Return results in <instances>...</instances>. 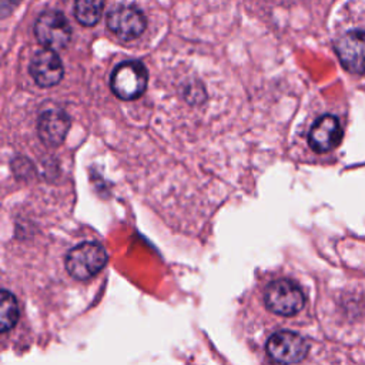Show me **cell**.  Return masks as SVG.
<instances>
[{
  "label": "cell",
  "instance_id": "cell-1",
  "mask_svg": "<svg viewBox=\"0 0 365 365\" xmlns=\"http://www.w3.org/2000/svg\"><path fill=\"white\" fill-rule=\"evenodd\" d=\"M106 262L107 252L104 247L96 241H84L68 251L66 269L74 279L84 281L98 274Z\"/></svg>",
  "mask_w": 365,
  "mask_h": 365
},
{
  "label": "cell",
  "instance_id": "cell-12",
  "mask_svg": "<svg viewBox=\"0 0 365 365\" xmlns=\"http://www.w3.org/2000/svg\"><path fill=\"white\" fill-rule=\"evenodd\" d=\"M19 319V304L11 292L7 289L1 291L0 301V329L7 332L11 329Z\"/></svg>",
  "mask_w": 365,
  "mask_h": 365
},
{
  "label": "cell",
  "instance_id": "cell-6",
  "mask_svg": "<svg viewBox=\"0 0 365 365\" xmlns=\"http://www.w3.org/2000/svg\"><path fill=\"white\" fill-rule=\"evenodd\" d=\"M108 29L120 40H134L143 34L147 21L140 9L135 6H118L107 16Z\"/></svg>",
  "mask_w": 365,
  "mask_h": 365
},
{
  "label": "cell",
  "instance_id": "cell-2",
  "mask_svg": "<svg viewBox=\"0 0 365 365\" xmlns=\"http://www.w3.org/2000/svg\"><path fill=\"white\" fill-rule=\"evenodd\" d=\"M264 302L271 312L281 317H292L304 308L305 295L294 281L279 278L265 287Z\"/></svg>",
  "mask_w": 365,
  "mask_h": 365
},
{
  "label": "cell",
  "instance_id": "cell-11",
  "mask_svg": "<svg viewBox=\"0 0 365 365\" xmlns=\"http://www.w3.org/2000/svg\"><path fill=\"white\" fill-rule=\"evenodd\" d=\"M104 9V0H74V16L86 27L98 23Z\"/></svg>",
  "mask_w": 365,
  "mask_h": 365
},
{
  "label": "cell",
  "instance_id": "cell-3",
  "mask_svg": "<svg viewBox=\"0 0 365 365\" xmlns=\"http://www.w3.org/2000/svg\"><path fill=\"white\" fill-rule=\"evenodd\" d=\"M148 73L143 63L128 60L120 63L111 74L110 86L113 93L125 101L138 98L147 88Z\"/></svg>",
  "mask_w": 365,
  "mask_h": 365
},
{
  "label": "cell",
  "instance_id": "cell-5",
  "mask_svg": "<svg viewBox=\"0 0 365 365\" xmlns=\"http://www.w3.org/2000/svg\"><path fill=\"white\" fill-rule=\"evenodd\" d=\"M269 358L282 365L301 362L308 354V342L299 334L292 331L274 332L265 345Z\"/></svg>",
  "mask_w": 365,
  "mask_h": 365
},
{
  "label": "cell",
  "instance_id": "cell-8",
  "mask_svg": "<svg viewBox=\"0 0 365 365\" xmlns=\"http://www.w3.org/2000/svg\"><path fill=\"white\" fill-rule=\"evenodd\" d=\"M30 74L40 87H53L63 78L64 68L56 51L43 48L34 54L30 63Z\"/></svg>",
  "mask_w": 365,
  "mask_h": 365
},
{
  "label": "cell",
  "instance_id": "cell-7",
  "mask_svg": "<svg viewBox=\"0 0 365 365\" xmlns=\"http://www.w3.org/2000/svg\"><path fill=\"white\" fill-rule=\"evenodd\" d=\"M335 50L342 66L354 74L365 73V33L352 30L341 36Z\"/></svg>",
  "mask_w": 365,
  "mask_h": 365
},
{
  "label": "cell",
  "instance_id": "cell-13",
  "mask_svg": "<svg viewBox=\"0 0 365 365\" xmlns=\"http://www.w3.org/2000/svg\"><path fill=\"white\" fill-rule=\"evenodd\" d=\"M20 0H4V4H17Z\"/></svg>",
  "mask_w": 365,
  "mask_h": 365
},
{
  "label": "cell",
  "instance_id": "cell-9",
  "mask_svg": "<svg viewBox=\"0 0 365 365\" xmlns=\"http://www.w3.org/2000/svg\"><path fill=\"white\" fill-rule=\"evenodd\" d=\"M342 138V130L335 115L327 114L319 117L311 127L308 143L317 153H327L335 148Z\"/></svg>",
  "mask_w": 365,
  "mask_h": 365
},
{
  "label": "cell",
  "instance_id": "cell-10",
  "mask_svg": "<svg viewBox=\"0 0 365 365\" xmlns=\"http://www.w3.org/2000/svg\"><path fill=\"white\" fill-rule=\"evenodd\" d=\"M70 128V117L60 108H50L38 117L37 131L40 140L51 147L60 145Z\"/></svg>",
  "mask_w": 365,
  "mask_h": 365
},
{
  "label": "cell",
  "instance_id": "cell-4",
  "mask_svg": "<svg viewBox=\"0 0 365 365\" xmlns=\"http://www.w3.org/2000/svg\"><path fill=\"white\" fill-rule=\"evenodd\" d=\"M34 34L44 48L58 51L68 44L71 27L61 11L47 10L37 17Z\"/></svg>",
  "mask_w": 365,
  "mask_h": 365
}]
</instances>
